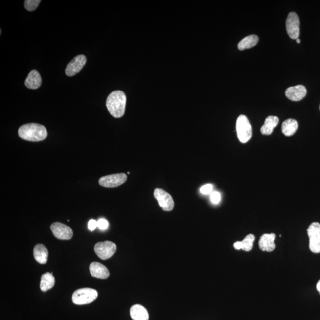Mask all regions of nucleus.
Returning a JSON list of instances; mask_svg holds the SVG:
<instances>
[{"label": "nucleus", "mask_w": 320, "mask_h": 320, "mask_svg": "<svg viewBox=\"0 0 320 320\" xmlns=\"http://www.w3.org/2000/svg\"><path fill=\"white\" fill-rule=\"evenodd\" d=\"M276 240V235L274 233L265 234L260 237L259 241L260 249L263 252H271L276 249L274 241Z\"/></svg>", "instance_id": "obj_14"}, {"label": "nucleus", "mask_w": 320, "mask_h": 320, "mask_svg": "<svg viewBox=\"0 0 320 320\" xmlns=\"http://www.w3.org/2000/svg\"><path fill=\"white\" fill-rule=\"evenodd\" d=\"M211 202L214 204H218L221 200V194L217 192H214L211 194Z\"/></svg>", "instance_id": "obj_25"}, {"label": "nucleus", "mask_w": 320, "mask_h": 320, "mask_svg": "<svg viewBox=\"0 0 320 320\" xmlns=\"http://www.w3.org/2000/svg\"><path fill=\"white\" fill-rule=\"evenodd\" d=\"M317 290L319 292L320 295V280L319 281L316 285Z\"/></svg>", "instance_id": "obj_28"}, {"label": "nucleus", "mask_w": 320, "mask_h": 320, "mask_svg": "<svg viewBox=\"0 0 320 320\" xmlns=\"http://www.w3.org/2000/svg\"><path fill=\"white\" fill-rule=\"evenodd\" d=\"M286 30L290 38L297 40L300 35V19L297 13L291 12L287 18Z\"/></svg>", "instance_id": "obj_10"}, {"label": "nucleus", "mask_w": 320, "mask_h": 320, "mask_svg": "<svg viewBox=\"0 0 320 320\" xmlns=\"http://www.w3.org/2000/svg\"><path fill=\"white\" fill-rule=\"evenodd\" d=\"M55 283V277L53 274L49 272L44 274L41 277L40 288L42 291L46 292L49 291L54 286Z\"/></svg>", "instance_id": "obj_20"}, {"label": "nucleus", "mask_w": 320, "mask_h": 320, "mask_svg": "<svg viewBox=\"0 0 320 320\" xmlns=\"http://www.w3.org/2000/svg\"><path fill=\"white\" fill-rule=\"evenodd\" d=\"M86 62L87 58L85 55H80L76 56L66 68V74L69 77L75 76L85 67Z\"/></svg>", "instance_id": "obj_11"}, {"label": "nucleus", "mask_w": 320, "mask_h": 320, "mask_svg": "<svg viewBox=\"0 0 320 320\" xmlns=\"http://www.w3.org/2000/svg\"><path fill=\"white\" fill-rule=\"evenodd\" d=\"M127 180V176L125 173H116L101 177L98 183L104 187L115 188L121 186Z\"/></svg>", "instance_id": "obj_6"}, {"label": "nucleus", "mask_w": 320, "mask_h": 320, "mask_svg": "<svg viewBox=\"0 0 320 320\" xmlns=\"http://www.w3.org/2000/svg\"><path fill=\"white\" fill-rule=\"evenodd\" d=\"M236 130L238 139L241 143H246L249 141L252 137V128L246 116H239L236 123Z\"/></svg>", "instance_id": "obj_3"}, {"label": "nucleus", "mask_w": 320, "mask_h": 320, "mask_svg": "<svg viewBox=\"0 0 320 320\" xmlns=\"http://www.w3.org/2000/svg\"><path fill=\"white\" fill-rule=\"evenodd\" d=\"M127 97L123 91H116L112 92L106 100V106L110 114L116 118L123 116L126 107Z\"/></svg>", "instance_id": "obj_2"}, {"label": "nucleus", "mask_w": 320, "mask_h": 320, "mask_svg": "<svg viewBox=\"0 0 320 320\" xmlns=\"http://www.w3.org/2000/svg\"><path fill=\"white\" fill-rule=\"evenodd\" d=\"M48 250L44 245L39 244L36 245L34 249V258L40 264H46L48 258Z\"/></svg>", "instance_id": "obj_17"}, {"label": "nucleus", "mask_w": 320, "mask_h": 320, "mask_svg": "<svg viewBox=\"0 0 320 320\" xmlns=\"http://www.w3.org/2000/svg\"><path fill=\"white\" fill-rule=\"evenodd\" d=\"M255 237L253 234H249L244 238L242 241H237L234 244V247L236 250H243L246 252L252 250L253 247Z\"/></svg>", "instance_id": "obj_19"}, {"label": "nucleus", "mask_w": 320, "mask_h": 320, "mask_svg": "<svg viewBox=\"0 0 320 320\" xmlns=\"http://www.w3.org/2000/svg\"><path fill=\"white\" fill-rule=\"evenodd\" d=\"M297 43L300 44V40H299V39H297Z\"/></svg>", "instance_id": "obj_29"}, {"label": "nucleus", "mask_w": 320, "mask_h": 320, "mask_svg": "<svg viewBox=\"0 0 320 320\" xmlns=\"http://www.w3.org/2000/svg\"><path fill=\"white\" fill-rule=\"evenodd\" d=\"M21 138L30 142H40L46 138L47 132L43 125L31 123L22 125L19 129Z\"/></svg>", "instance_id": "obj_1"}, {"label": "nucleus", "mask_w": 320, "mask_h": 320, "mask_svg": "<svg viewBox=\"0 0 320 320\" xmlns=\"http://www.w3.org/2000/svg\"><path fill=\"white\" fill-rule=\"evenodd\" d=\"M259 38L256 35H252L248 36V37L244 38L242 40L238 45V49L240 50H244L252 48L255 46L258 43Z\"/></svg>", "instance_id": "obj_22"}, {"label": "nucleus", "mask_w": 320, "mask_h": 320, "mask_svg": "<svg viewBox=\"0 0 320 320\" xmlns=\"http://www.w3.org/2000/svg\"><path fill=\"white\" fill-rule=\"evenodd\" d=\"M298 128V122L294 119H288L284 121L282 124V133L286 136H293Z\"/></svg>", "instance_id": "obj_21"}, {"label": "nucleus", "mask_w": 320, "mask_h": 320, "mask_svg": "<svg viewBox=\"0 0 320 320\" xmlns=\"http://www.w3.org/2000/svg\"><path fill=\"white\" fill-rule=\"evenodd\" d=\"M91 276L100 279H106L110 276V272L105 266L99 262H92L89 266Z\"/></svg>", "instance_id": "obj_12"}, {"label": "nucleus", "mask_w": 320, "mask_h": 320, "mask_svg": "<svg viewBox=\"0 0 320 320\" xmlns=\"http://www.w3.org/2000/svg\"><path fill=\"white\" fill-rule=\"evenodd\" d=\"M155 198L157 200L160 207L165 211H171L174 208L175 203L170 194L161 189L154 191Z\"/></svg>", "instance_id": "obj_9"}, {"label": "nucleus", "mask_w": 320, "mask_h": 320, "mask_svg": "<svg viewBox=\"0 0 320 320\" xmlns=\"http://www.w3.org/2000/svg\"><path fill=\"white\" fill-rule=\"evenodd\" d=\"M319 109H320V107H319Z\"/></svg>", "instance_id": "obj_30"}, {"label": "nucleus", "mask_w": 320, "mask_h": 320, "mask_svg": "<svg viewBox=\"0 0 320 320\" xmlns=\"http://www.w3.org/2000/svg\"><path fill=\"white\" fill-rule=\"evenodd\" d=\"M130 315L134 320H148V311L140 304H136L131 307Z\"/></svg>", "instance_id": "obj_16"}, {"label": "nucleus", "mask_w": 320, "mask_h": 320, "mask_svg": "<svg viewBox=\"0 0 320 320\" xmlns=\"http://www.w3.org/2000/svg\"><path fill=\"white\" fill-rule=\"evenodd\" d=\"M310 249L314 253H320V224L314 222L307 229Z\"/></svg>", "instance_id": "obj_5"}, {"label": "nucleus", "mask_w": 320, "mask_h": 320, "mask_svg": "<svg viewBox=\"0 0 320 320\" xmlns=\"http://www.w3.org/2000/svg\"><path fill=\"white\" fill-rule=\"evenodd\" d=\"M40 0H26L25 1V8L29 11H35L40 5Z\"/></svg>", "instance_id": "obj_23"}, {"label": "nucleus", "mask_w": 320, "mask_h": 320, "mask_svg": "<svg viewBox=\"0 0 320 320\" xmlns=\"http://www.w3.org/2000/svg\"><path fill=\"white\" fill-rule=\"evenodd\" d=\"M97 227V221L95 220H91L88 223V229L90 231H93Z\"/></svg>", "instance_id": "obj_27"}, {"label": "nucleus", "mask_w": 320, "mask_h": 320, "mask_svg": "<svg viewBox=\"0 0 320 320\" xmlns=\"http://www.w3.org/2000/svg\"><path fill=\"white\" fill-rule=\"evenodd\" d=\"M50 229L56 238L61 240H69L73 237V230L70 227L59 222H55L50 226Z\"/></svg>", "instance_id": "obj_8"}, {"label": "nucleus", "mask_w": 320, "mask_h": 320, "mask_svg": "<svg viewBox=\"0 0 320 320\" xmlns=\"http://www.w3.org/2000/svg\"><path fill=\"white\" fill-rule=\"evenodd\" d=\"M286 96L289 100L299 101L303 100L307 94V90L303 85L290 87L286 89Z\"/></svg>", "instance_id": "obj_13"}, {"label": "nucleus", "mask_w": 320, "mask_h": 320, "mask_svg": "<svg viewBox=\"0 0 320 320\" xmlns=\"http://www.w3.org/2000/svg\"><path fill=\"white\" fill-rule=\"evenodd\" d=\"M279 119L277 116H269L265 119L264 124L260 128V131L263 135L269 136L272 133L274 129L279 124Z\"/></svg>", "instance_id": "obj_18"}, {"label": "nucleus", "mask_w": 320, "mask_h": 320, "mask_svg": "<svg viewBox=\"0 0 320 320\" xmlns=\"http://www.w3.org/2000/svg\"><path fill=\"white\" fill-rule=\"evenodd\" d=\"M213 186L211 184H206L200 188V192L203 194H210L212 192Z\"/></svg>", "instance_id": "obj_26"}, {"label": "nucleus", "mask_w": 320, "mask_h": 320, "mask_svg": "<svg viewBox=\"0 0 320 320\" xmlns=\"http://www.w3.org/2000/svg\"><path fill=\"white\" fill-rule=\"evenodd\" d=\"M42 79L41 75L37 70L30 72L25 82L27 88L29 89H37L41 87Z\"/></svg>", "instance_id": "obj_15"}, {"label": "nucleus", "mask_w": 320, "mask_h": 320, "mask_svg": "<svg viewBox=\"0 0 320 320\" xmlns=\"http://www.w3.org/2000/svg\"><path fill=\"white\" fill-rule=\"evenodd\" d=\"M98 297L96 290L91 288H81L76 290L72 296V301L77 305H85L92 303Z\"/></svg>", "instance_id": "obj_4"}, {"label": "nucleus", "mask_w": 320, "mask_h": 320, "mask_svg": "<svg viewBox=\"0 0 320 320\" xmlns=\"http://www.w3.org/2000/svg\"><path fill=\"white\" fill-rule=\"evenodd\" d=\"M97 227L100 229L105 230L109 227V223L104 218H101L97 221Z\"/></svg>", "instance_id": "obj_24"}, {"label": "nucleus", "mask_w": 320, "mask_h": 320, "mask_svg": "<svg viewBox=\"0 0 320 320\" xmlns=\"http://www.w3.org/2000/svg\"><path fill=\"white\" fill-rule=\"evenodd\" d=\"M116 251V246L113 242L106 241L99 242L94 246V252L99 258L107 260L112 257Z\"/></svg>", "instance_id": "obj_7"}]
</instances>
